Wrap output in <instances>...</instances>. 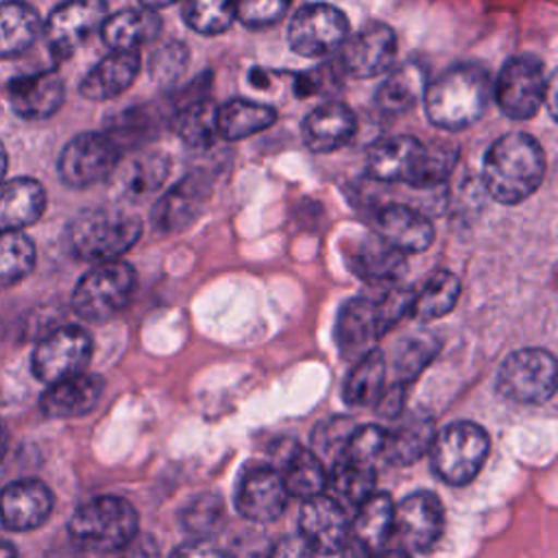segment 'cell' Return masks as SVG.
I'll use <instances>...</instances> for the list:
<instances>
[{
	"mask_svg": "<svg viewBox=\"0 0 558 558\" xmlns=\"http://www.w3.org/2000/svg\"><path fill=\"white\" fill-rule=\"evenodd\" d=\"M0 558H17V551L11 543L7 541H0Z\"/></svg>",
	"mask_w": 558,
	"mask_h": 558,
	"instance_id": "f5cc1de1",
	"label": "cell"
},
{
	"mask_svg": "<svg viewBox=\"0 0 558 558\" xmlns=\"http://www.w3.org/2000/svg\"><path fill=\"white\" fill-rule=\"evenodd\" d=\"M4 172H7V150H4V146L0 142V181H2Z\"/></svg>",
	"mask_w": 558,
	"mask_h": 558,
	"instance_id": "9f6ffc18",
	"label": "cell"
},
{
	"mask_svg": "<svg viewBox=\"0 0 558 558\" xmlns=\"http://www.w3.org/2000/svg\"><path fill=\"white\" fill-rule=\"evenodd\" d=\"M347 37V15L327 2L301 7L288 26L290 48L301 57H325L338 50Z\"/></svg>",
	"mask_w": 558,
	"mask_h": 558,
	"instance_id": "8fae6325",
	"label": "cell"
},
{
	"mask_svg": "<svg viewBox=\"0 0 558 558\" xmlns=\"http://www.w3.org/2000/svg\"><path fill=\"white\" fill-rule=\"evenodd\" d=\"M379 338L375 303L368 299H353L344 303L336 323V342L344 355L368 351L366 344Z\"/></svg>",
	"mask_w": 558,
	"mask_h": 558,
	"instance_id": "4dcf8cb0",
	"label": "cell"
},
{
	"mask_svg": "<svg viewBox=\"0 0 558 558\" xmlns=\"http://www.w3.org/2000/svg\"><path fill=\"white\" fill-rule=\"evenodd\" d=\"M107 17L105 0H65L41 26L46 44L57 59L70 57Z\"/></svg>",
	"mask_w": 558,
	"mask_h": 558,
	"instance_id": "7c38bea8",
	"label": "cell"
},
{
	"mask_svg": "<svg viewBox=\"0 0 558 558\" xmlns=\"http://www.w3.org/2000/svg\"><path fill=\"white\" fill-rule=\"evenodd\" d=\"M225 519V504L214 493H203L190 501L183 512V527L194 538H209Z\"/></svg>",
	"mask_w": 558,
	"mask_h": 558,
	"instance_id": "b9f144b4",
	"label": "cell"
},
{
	"mask_svg": "<svg viewBox=\"0 0 558 558\" xmlns=\"http://www.w3.org/2000/svg\"><path fill=\"white\" fill-rule=\"evenodd\" d=\"M183 20L198 35H220L238 20L235 0H185Z\"/></svg>",
	"mask_w": 558,
	"mask_h": 558,
	"instance_id": "ab89813d",
	"label": "cell"
},
{
	"mask_svg": "<svg viewBox=\"0 0 558 558\" xmlns=\"http://www.w3.org/2000/svg\"><path fill=\"white\" fill-rule=\"evenodd\" d=\"M434 436V421L423 412H410L401 416L390 432H386L381 458L392 466H408L432 449Z\"/></svg>",
	"mask_w": 558,
	"mask_h": 558,
	"instance_id": "603a6c76",
	"label": "cell"
},
{
	"mask_svg": "<svg viewBox=\"0 0 558 558\" xmlns=\"http://www.w3.org/2000/svg\"><path fill=\"white\" fill-rule=\"evenodd\" d=\"M395 532V501L386 493H373L355 508L351 538L366 549L381 547Z\"/></svg>",
	"mask_w": 558,
	"mask_h": 558,
	"instance_id": "1f68e13d",
	"label": "cell"
},
{
	"mask_svg": "<svg viewBox=\"0 0 558 558\" xmlns=\"http://www.w3.org/2000/svg\"><path fill=\"white\" fill-rule=\"evenodd\" d=\"M277 120V111L270 105L233 98L218 107L216 111V126L218 135L231 142L251 137L268 126H272Z\"/></svg>",
	"mask_w": 558,
	"mask_h": 558,
	"instance_id": "f1b7e54d",
	"label": "cell"
},
{
	"mask_svg": "<svg viewBox=\"0 0 558 558\" xmlns=\"http://www.w3.org/2000/svg\"><path fill=\"white\" fill-rule=\"evenodd\" d=\"M35 266V244L22 231H0V288L22 281Z\"/></svg>",
	"mask_w": 558,
	"mask_h": 558,
	"instance_id": "f35d334b",
	"label": "cell"
},
{
	"mask_svg": "<svg viewBox=\"0 0 558 558\" xmlns=\"http://www.w3.org/2000/svg\"><path fill=\"white\" fill-rule=\"evenodd\" d=\"M170 558H225V551L209 538H192L181 543Z\"/></svg>",
	"mask_w": 558,
	"mask_h": 558,
	"instance_id": "c3c4849f",
	"label": "cell"
},
{
	"mask_svg": "<svg viewBox=\"0 0 558 558\" xmlns=\"http://www.w3.org/2000/svg\"><path fill=\"white\" fill-rule=\"evenodd\" d=\"M92 357V338L76 325H63L44 336L31 357L33 375L44 384H54L83 373Z\"/></svg>",
	"mask_w": 558,
	"mask_h": 558,
	"instance_id": "30bf717a",
	"label": "cell"
},
{
	"mask_svg": "<svg viewBox=\"0 0 558 558\" xmlns=\"http://www.w3.org/2000/svg\"><path fill=\"white\" fill-rule=\"evenodd\" d=\"M375 558H410V556L405 551H399V549H388V551L377 554Z\"/></svg>",
	"mask_w": 558,
	"mask_h": 558,
	"instance_id": "db71d44e",
	"label": "cell"
},
{
	"mask_svg": "<svg viewBox=\"0 0 558 558\" xmlns=\"http://www.w3.org/2000/svg\"><path fill=\"white\" fill-rule=\"evenodd\" d=\"M493 81L482 65L460 63L425 85L423 105L432 124L460 131L475 124L488 107Z\"/></svg>",
	"mask_w": 558,
	"mask_h": 558,
	"instance_id": "7a4b0ae2",
	"label": "cell"
},
{
	"mask_svg": "<svg viewBox=\"0 0 558 558\" xmlns=\"http://www.w3.org/2000/svg\"><path fill=\"white\" fill-rule=\"evenodd\" d=\"M438 351V342L432 336H416L410 338L397 353L395 360V371H397V384L405 386L408 381H412L427 364L429 360L436 355Z\"/></svg>",
	"mask_w": 558,
	"mask_h": 558,
	"instance_id": "f6af8a7d",
	"label": "cell"
},
{
	"mask_svg": "<svg viewBox=\"0 0 558 558\" xmlns=\"http://www.w3.org/2000/svg\"><path fill=\"white\" fill-rule=\"evenodd\" d=\"M161 20L155 11L148 9H124L113 15H107L100 35L111 50L137 52L142 44H148L157 37Z\"/></svg>",
	"mask_w": 558,
	"mask_h": 558,
	"instance_id": "484cf974",
	"label": "cell"
},
{
	"mask_svg": "<svg viewBox=\"0 0 558 558\" xmlns=\"http://www.w3.org/2000/svg\"><path fill=\"white\" fill-rule=\"evenodd\" d=\"M458 299L460 279L449 270H438L421 286V290L414 292L410 314L421 323H429L447 316L456 307Z\"/></svg>",
	"mask_w": 558,
	"mask_h": 558,
	"instance_id": "836d02e7",
	"label": "cell"
},
{
	"mask_svg": "<svg viewBox=\"0 0 558 558\" xmlns=\"http://www.w3.org/2000/svg\"><path fill=\"white\" fill-rule=\"evenodd\" d=\"M353 272L371 283H390L401 275L403 255L388 244H384L377 235L362 244L351 259Z\"/></svg>",
	"mask_w": 558,
	"mask_h": 558,
	"instance_id": "8d00e7d4",
	"label": "cell"
},
{
	"mask_svg": "<svg viewBox=\"0 0 558 558\" xmlns=\"http://www.w3.org/2000/svg\"><path fill=\"white\" fill-rule=\"evenodd\" d=\"M142 235V222L135 214L118 207H96L81 211L70 229L68 240L76 257L94 264L120 259Z\"/></svg>",
	"mask_w": 558,
	"mask_h": 558,
	"instance_id": "3957f363",
	"label": "cell"
},
{
	"mask_svg": "<svg viewBox=\"0 0 558 558\" xmlns=\"http://www.w3.org/2000/svg\"><path fill=\"white\" fill-rule=\"evenodd\" d=\"M7 442H9V436H7V429H4V425L0 421V460H2L4 451H7Z\"/></svg>",
	"mask_w": 558,
	"mask_h": 558,
	"instance_id": "11a10c76",
	"label": "cell"
},
{
	"mask_svg": "<svg viewBox=\"0 0 558 558\" xmlns=\"http://www.w3.org/2000/svg\"><path fill=\"white\" fill-rule=\"evenodd\" d=\"M397 54V35L388 24L375 22L349 35L340 46V65L355 78H373L390 70Z\"/></svg>",
	"mask_w": 558,
	"mask_h": 558,
	"instance_id": "4fadbf2b",
	"label": "cell"
},
{
	"mask_svg": "<svg viewBox=\"0 0 558 558\" xmlns=\"http://www.w3.org/2000/svg\"><path fill=\"white\" fill-rule=\"evenodd\" d=\"M52 493L39 480H15L0 490V521L13 532L39 527L52 512Z\"/></svg>",
	"mask_w": 558,
	"mask_h": 558,
	"instance_id": "ac0fdd59",
	"label": "cell"
},
{
	"mask_svg": "<svg viewBox=\"0 0 558 558\" xmlns=\"http://www.w3.org/2000/svg\"><path fill=\"white\" fill-rule=\"evenodd\" d=\"M166 174H168V159L163 155H144L129 163L124 183H122V194L131 198L148 196L161 185Z\"/></svg>",
	"mask_w": 558,
	"mask_h": 558,
	"instance_id": "60d3db41",
	"label": "cell"
},
{
	"mask_svg": "<svg viewBox=\"0 0 558 558\" xmlns=\"http://www.w3.org/2000/svg\"><path fill=\"white\" fill-rule=\"evenodd\" d=\"M122 148L109 133H81L59 155V177L72 187H87L111 177L120 163Z\"/></svg>",
	"mask_w": 558,
	"mask_h": 558,
	"instance_id": "ba28073f",
	"label": "cell"
},
{
	"mask_svg": "<svg viewBox=\"0 0 558 558\" xmlns=\"http://www.w3.org/2000/svg\"><path fill=\"white\" fill-rule=\"evenodd\" d=\"M174 2H181V0H140L142 9H148V11H155V13H157V9H166Z\"/></svg>",
	"mask_w": 558,
	"mask_h": 558,
	"instance_id": "816d5d0a",
	"label": "cell"
},
{
	"mask_svg": "<svg viewBox=\"0 0 558 558\" xmlns=\"http://www.w3.org/2000/svg\"><path fill=\"white\" fill-rule=\"evenodd\" d=\"M497 392L514 403H545L556 392V357L538 347L510 353L497 371Z\"/></svg>",
	"mask_w": 558,
	"mask_h": 558,
	"instance_id": "52a82bcc",
	"label": "cell"
},
{
	"mask_svg": "<svg viewBox=\"0 0 558 558\" xmlns=\"http://www.w3.org/2000/svg\"><path fill=\"white\" fill-rule=\"evenodd\" d=\"M375 469L355 464L344 458H336L331 471H327L329 497L336 499L344 510L347 506L357 508L364 499H368L375 493Z\"/></svg>",
	"mask_w": 558,
	"mask_h": 558,
	"instance_id": "e575fe53",
	"label": "cell"
},
{
	"mask_svg": "<svg viewBox=\"0 0 558 558\" xmlns=\"http://www.w3.org/2000/svg\"><path fill=\"white\" fill-rule=\"evenodd\" d=\"M216 111L218 107L205 98L185 102L174 118L177 135L192 148L209 146L218 137Z\"/></svg>",
	"mask_w": 558,
	"mask_h": 558,
	"instance_id": "74e56055",
	"label": "cell"
},
{
	"mask_svg": "<svg viewBox=\"0 0 558 558\" xmlns=\"http://www.w3.org/2000/svg\"><path fill=\"white\" fill-rule=\"evenodd\" d=\"M46 192L39 181L17 177L0 183V231H20L44 214Z\"/></svg>",
	"mask_w": 558,
	"mask_h": 558,
	"instance_id": "d4e9b609",
	"label": "cell"
},
{
	"mask_svg": "<svg viewBox=\"0 0 558 558\" xmlns=\"http://www.w3.org/2000/svg\"><path fill=\"white\" fill-rule=\"evenodd\" d=\"M299 536H303L314 554L340 551L351 538V523L347 510L327 493L303 499L299 512Z\"/></svg>",
	"mask_w": 558,
	"mask_h": 558,
	"instance_id": "5bb4252c",
	"label": "cell"
},
{
	"mask_svg": "<svg viewBox=\"0 0 558 558\" xmlns=\"http://www.w3.org/2000/svg\"><path fill=\"white\" fill-rule=\"evenodd\" d=\"M70 536L92 551H122L135 541L137 512L113 495H100L78 506L68 523Z\"/></svg>",
	"mask_w": 558,
	"mask_h": 558,
	"instance_id": "277c9868",
	"label": "cell"
},
{
	"mask_svg": "<svg viewBox=\"0 0 558 558\" xmlns=\"http://www.w3.org/2000/svg\"><path fill=\"white\" fill-rule=\"evenodd\" d=\"M442 523V506L434 493L416 490L395 504V530L410 549H429L438 541Z\"/></svg>",
	"mask_w": 558,
	"mask_h": 558,
	"instance_id": "2e32d148",
	"label": "cell"
},
{
	"mask_svg": "<svg viewBox=\"0 0 558 558\" xmlns=\"http://www.w3.org/2000/svg\"><path fill=\"white\" fill-rule=\"evenodd\" d=\"M207 194H209L207 183L196 179V177H187V179L179 181L157 203V207H155V227H159L161 231L183 229L185 225H190L196 218V214L201 211Z\"/></svg>",
	"mask_w": 558,
	"mask_h": 558,
	"instance_id": "4316f807",
	"label": "cell"
},
{
	"mask_svg": "<svg viewBox=\"0 0 558 558\" xmlns=\"http://www.w3.org/2000/svg\"><path fill=\"white\" fill-rule=\"evenodd\" d=\"M384 381H386L384 355L377 349H368L364 355H360V360L355 362V366L347 375L342 397L353 408L371 405L386 390Z\"/></svg>",
	"mask_w": 558,
	"mask_h": 558,
	"instance_id": "d590c367",
	"label": "cell"
},
{
	"mask_svg": "<svg viewBox=\"0 0 558 558\" xmlns=\"http://www.w3.org/2000/svg\"><path fill=\"white\" fill-rule=\"evenodd\" d=\"M456 163V150L445 144H432L423 146V155L418 159V166L410 179V185L414 187H434L442 183Z\"/></svg>",
	"mask_w": 558,
	"mask_h": 558,
	"instance_id": "7bdbcfd3",
	"label": "cell"
},
{
	"mask_svg": "<svg viewBox=\"0 0 558 558\" xmlns=\"http://www.w3.org/2000/svg\"><path fill=\"white\" fill-rule=\"evenodd\" d=\"M41 35L39 13L22 0L0 2V57H15L28 50Z\"/></svg>",
	"mask_w": 558,
	"mask_h": 558,
	"instance_id": "f546056e",
	"label": "cell"
},
{
	"mask_svg": "<svg viewBox=\"0 0 558 558\" xmlns=\"http://www.w3.org/2000/svg\"><path fill=\"white\" fill-rule=\"evenodd\" d=\"M384 438H386V432L379 425L353 427L338 458L375 469V462L384 453Z\"/></svg>",
	"mask_w": 558,
	"mask_h": 558,
	"instance_id": "ee69618b",
	"label": "cell"
},
{
	"mask_svg": "<svg viewBox=\"0 0 558 558\" xmlns=\"http://www.w3.org/2000/svg\"><path fill=\"white\" fill-rule=\"evenodd\" d=\"M233 497L244 519L268 523L283 512L290 495L275 466H253L242 473Z\"/></svg>",
	"mask_w": 558,
	"mask_h": 558,
	"instance_id": "9a60e30c",
	"label": "cell"
},
{
	"mask_svg": "<svg viewBox=\"0 0 558 558\" xmlns=\"http://www.w3.org/2000/svg\"><path fill=\"white\" fill-rule=\"evenodd\" d=\"M133 288L135 272L126 262H102L78 279L72 294V307L81 318L102 323L126 307Z\"/></svg>",
	"mask_w": 558,
	"mask_h": 558,
	"instance_id": "8992f818",
	"label": "cell"
},
{
	"mask_svg": "<svg viewBox=\"0 0 558 558\" xmlns=\"http://www.w3.org/2000/svg\"><path fill=\"white\" fill-rule=\"evenodd\" d=\"M340 551H342V558H371V554H368L371 549H366L355 538H349Z\"/></svg>",
	"mask_w": 558,
	"mask_h": 558,
	"instance_id": "f907efd6",
	"label": "cell"
},
{
	"mask_svg": "<svg viewBox=\"0 0 558 558\" xmlns=\"http://www.w3.org/2000/svg\"><path fill=\"white\" fill-rule=\"evenodd\" d=\"M545 174V153L527 133H506L490 144L482 163L486 192L504 205L530 198Z\"/></svg>",
	"mask_w": 558,
	"mask_h": 558,
	"instance_id": "6da1fadb",
	"label": "cell"
},
{
	"mask_svg": "<svg viewBox=\"0 0 558 558\" xmlns=\"http://www.w3.org/2000/svg\"><path fill=\"white\" fill-rule=\"evenodd\" d=\"M547 94V76L545 68L534 57H512L501 68L495 85L493 98L499 109L512 120L532 118Z\"/></svg>",
	"mask_w": 558,
	"mask_h": 558,
	"instance_id": "9c48e42d",
	"label": "cell"
},
{
	"mask_svg": "<svg viewBox=\"0 0 558 558\" xmlns=\"http://www.w3.org/2000/svg\"><path fill=\"white\" fill-rule=\"evenodd\" d=\"M423 142L414 135H390L377 140L366 153V170L384 183H408L423 155Z\"/></svg>",
	"mask_w": 558,
	"mask_h": 558,
	"instance_id": "d6986e66",
	"label": "cell"
},
{
	"mask_svg": "<svg viewBox=\"0 0 558 558\" xmlns=\"http://www.w3.org/2000/svg\"><path fill=\"white\" fill-rule=\"evenodd\" d=\"M9 102L26 120L50 118L63 102V81L52 70L17 76L9 85Z\"/></svg>",
	"mask_w": 558,
	"mask_h": 558,
	"instance_id": "44dd1931",
	"label": "cell"
},
{
	"mask_svg": "<svg viewBox=\"0 0 558 558\" xmlns=\"http://www.w3.org/2000/svg\"><path fill=\"white\" fill-rule=\"evenodd\" d=\"M412 296L414 290H401V288H392L386 292V296L381 301L375 303V316H377V329L379 336L386 333L401 316L410 314V305H412Z\"/></svg>",
	"mask_w": 558,
	"mask_h": 558,
	"instance_id": "7dc6e473",
	"label": "cell"
},
{
	"mask_svg": "<svg viewBox=\"0 0 558 558\" xmlns=\"http://www.w3.org/2000/svg\"><path fill=\"white\" fill-rule=\"evenodd\" d=\"M268 558H314V549L303 541V536H286L281 538Z\"/></svg>",
	"mask_w": 558,
	"mask_h": 558,
	"instance_id": "681fc988",
	"label": "cell"
},
{
	"mask_svg": "<svg viewBox=\"0 0 558 558\" xmlns=\"http://www.w3.org/2000/svg\"><path fill=\"white\" fill-rule=\"evenodd\" d=\"M279 475L290 497L310 499L323 495L327 488V469L323 460L299 445H294L281 460Z\"/></svg>",
	"mask_w": 558,
	"mask_h": 558,
	"instance_id": "83f0119b",
	"label": "cell"
},
{
	"mask_svg": "<svg viewBox=\"0 0 558 558\" xmlns=\"http://www.w3.org/2000/svg\"><path fill=\"white\" fill-rule=\"evenodd\" d=\"M102 379L98 375L78 373L54 381L39 399V408L50 418H74L92 412L102 395Z\"/></svg>",
	"mask_w": 558,
	"mask_h": 558,
	"instance_id": "ffe728a7",
	"label": "cell"
},
{
	"mask_svg": "<svg viewBox=\"0 0 558 558\" xmlns=\"http://www.w3.org/2000/svg\"><path fill=\"white\" fill-rule=\"evenodd\" d=\"M488 449L490 440L484 427L471 421L449 423L436 432L429 449L434 473L451 486L469 484L484 466Z\"/></svg>",
	"mask_w": 558,
	"mask_h": 558,
	"instance_id": "5b68a950",
	"label": "cell"
},
{
	"mask_svg": "<svg viewBox=\"0 0 558 558\" xmlns=\"http://www.w3.org/2000/svg\"><path fill=\"white\" fill-rule=\"evenodd\" d=\"M355 133V116L340 100H327L314 107L303 120L301 135L312 153L338 150Z\"/></svg>",
	"mask_w": 558,
	"mask_h": 558,
	"instance_id": "7402d4cb",
	"label": "cell"
},
{
	"mask_svg": "<svg viewBox=\"0 0 558 558\" xmlns=\"http://www.w3.org/2000/svg\"><path fill=\"white\" fill-rule=\"evenodd\" d=\"M425 70L418 63H403L392 70L377 89V107L384 113H403L423 98Z\"/></svg>",
	"mask_w": 558,
	"mask_h": 558,
	"instance_id": "d6a6232c",
	"label": "cell"
},
{
	"mask_svg": "<svg viewBox=\"0 0 558 558\" xmlns=\"http://www.w3.org/2000/svg\"><path fill=\"white\" fill-rule=\"evenodd\" d=\"M375 235L401 255H412L432 246L434 225L418 209L392 203L377 211Z\"/></svg>",
	"mask_w": 558,
	"mask_h": 558,
	"instance_id": "e0dca14e",
	"label": "cell"
},
{
	"mask_svg": "<svg viewBox=\"0 0 558 558\" xmlns=\"http://www.w3.org/2000/svg\"><path fill=\"white\" fill-rule=\"evenodd\" d=\"M290 7V0H235V17L251 28H262L279 22Z\"/></svg>",
	"mask_w": 558,
	"mask_h": 558,
	"instance_id": "bcb514c9",
	"label": "cell"
},
{
	"mask_svg": "<svg viewBox=\"0 0 558 558\" xmlns=\"http://www.w3.org/2000/svg\"><path fill=\"white\" fill-rule=\"evenodd\" d=\"M140 72V54L111 50L81 81V94L89 100H109L126 92Z\"/></svg>",
	"mask_w": 558,
	"mask_h": 558,
	"instance_id": "cb8c5ba5",
	"label": "cell"
}]
</instances>
